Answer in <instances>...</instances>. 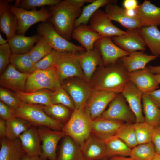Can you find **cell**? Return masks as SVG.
<instances>
[{
    "label": "cell",
    "mask_w": 160,
    "mask_h": 160,
    "mask_svg": "<svg viewBox=\"0 0 160 160\" xmlns=\"http://www.w3.org/2000/svg\"><path fill=\"white\" fill-rule=\"evenodd\" d=\"M89 2V0H65L48 7L51 15L49 20L56 31L66 40L71 39L74 23L82 12L81 7Z\"/></svg>",
    "instance_id": "1"
},
{
    "label": "cell",
    "mask_w": 160,
    "mask_h": 160,
    "mask_svg": "<svg viewBox=\"0 0 160 160\" xmlns=\"http://www.w3.org/2000/svg\"><path fill=\"white\" fill-rule=\"evenodd\" d=\"M118 61L113 64L99 67L90 83L92 89L116 94L121 93L130 80L129 72Z\"/></svg>",
    "instance_id": "2"
},
{
    "label": "cell",
    "mask_w": 160,
    "mask_h": 160,
    "mask_svg": "<svg viewBox=\"0 0 160 160\" xmlns=\"http://www.w3.org/2000/svg\"><path fill=\"white\" fill-rule=\"evenodd\" d=\"M85 105L75 108L62 129L66 135L71 137L80 146L91 134L90 117Z\"/></svg>",
    "instance_id": "3"
},
{
    "label": "cell",
    "mask_w": 160,
    "mask_h": 160,
    "mask_svg": "<svg viewBox=\"0 0 160 160\" xmlns=\"http://www.w3.org/2000/svg\"><path fill=\"white\" fill-rule=\"evenodd\" d=\"M13 111L15 116L24 119L36 127H45L60 131L64 125L47 116L41 105L22 102L17 109Z\"/></svg>",
    "instance_id": "4"
},
{
    "label": "cell",
    "mask_w": 160,
    "mask_h": 160,
    "mask_svg": "<svg viewBox=\"0 0 160 160\" xmlns=\"http://www.w3.org/2000/svg\"><path fill=\"white\" fill-rule=\"evenodd\" d=\"M61 86L56 65L46 69H35L29 75L24 92H32L44 89L53 92Z\"/></svg>",
    "instance_id": "5"
},
{
    "label": "cell",
    "mask_w": 160,
    "mask_h": 160,
    "mask_svg": "<svg viewBox=\"0 0 160 160\" xmlns=\"http://www.w3.org/2000/svg\"><path fill=\"white\" fill-rule=\"evenodd\" d=\"M37 32L45 39L53 49L59 52H82L85 50L82 46L75 45L62 37L50 23L42 22L39 24Z\"/></svg>",
    "instance_id": "6"
},
{
    "label": "cell",
    "mask_w": 160,
    "mask_h": 160,
    "mask_svg": "<svg viewBox=\"0 0 160 160\" xmlns=\"http://www.w3.org/2000/svg\"><path fill=\"white\" fill-rule=\"evenodd\" d=\"M9 10L17 18V34L23 35L32 25L40 22H46L51 16L49 11L44 7L38 10L29 11L11 5Z\"/></svg>",
    "instance_id": "7"
},
{
    "label": "cell",
    "mask_w": 160,
    "mask_h": 160,
    "mask_svg": "<svg viewBox=\"0 0 160 160\" xmlns=\"http://www.w3.org/2000/svg\"><path fill=\"white\" fill-rule=\"evenodd\" d=\"M66 80L63 81L61 85L71 98L75 108L85 105L93 90L90 84L78 77Z\"/></svg>",
    "instance_id": "8"
},
{
    "label": "cell",
    "mask_w": 160,
    "mask_h": 160,
    "mask_svg": "<svg viewBox=\"0 0 160 160\" xmlns=\"http://www.w3.org/2000/svg\"><path fill=\"white\" fill-rule=\"evenodd\" d=\"M126 101L121 93L117 94L99 117L126 123L136 122L135 116Z\"/></svg>",
    "instance_id": "9"
},
{
    "label": "cell",
    "mask_w": 160,
    "mask_h": 160,
    "mask_svg": "<svg viewBox=\"0 0 160 160\" xmlns=\"http://www.w3.org/2000/svg\"><path fill=\"white\" fill-rule=\"evenodd\" d=\"M78 53L61 52L57 65L61 84L64 80L73 77H78L85 80Z\"/></svg>",
    "instance_id": "10"
},
{
    "label": "cell",
    "mask_w": 160,
    "mask_h": 160,
    "mask_svg": "<svg viewBox=\"0 0 160 160\" xmlns=\"http://www.w3.org/2000/svg\"><path fill=\"white\" fill-rule=\"evenodd\" d=\"M37 129L42 142L40 159L57 160V145L60 140L66 135L62 131L54 130L45 127H39Z\"/></svg>",
    "instance_id": "11"
},
{
    "label": "cell",
    "mask_w": 160,
    "mask_h": 160,
    "mask_svg": "<svg viewBox=\"0 0 160 160\" xmlns=\"http://www.w3.org/2000/svg\"><path fill=\"white\" fill-rule=\"evenodd\" d=\"M94 48L100 52L104 66L113 64L120 58L130 53L116 44L111 37L101 36L95 43Z\"/></svg>",
    "instance_id": "12"
},
{
    "label": "cell",
    "mask_w": 160,
    "mask_h": 160,
    "mask_svg": "<svg viewBox=\"0 0 160 160\" xmlns=\"http://www.w3.org/2000/svg\"><path fill=\"white\" fill-rule=\"evenodd\" d=\"M88 26L102 36H119L126 33L114 25L105 12L100 9L91 17Z\"/></svg>",
    "instance_id": "13"
},
{
    "label": "cell",
    "mask_w": 160,
    "mask_h": 160,
    "mask_svg": "<svg viewBox=\"0 0 160 160\" xmlns=\"http://www.w3.org/2000/svg\"><path fill=\"white\" fill-rule=\"evenodd\" d=\"M139 29H127L125 34L111 38L117 46L130 53L137 51H144L146 45Z\"/></svg>",
    "instance_id": "14"
},
{
    "label": "cell",
    "mask_w": 160,
    "mask_h": 160,
    "mask_svg": "<svg viewBox=\"0 0 160 160\" xmlns=\"http://www.w3.org/2000/svg\"><path fill=\"white\" fill-rule=\"evenodd\" d=\"M117 94L93 89L85 106L88 109L91 120L99 117Z\"/></svg>",
    "instance_id": "15"
},
{
    "label": "cell",
    "mask_w": 160,
    "mask_h": 160,
    "mask_svg": "<svg viewBox=\"0 0 160 160\" xmlns=\"http://www.w3.org/2000/svg\"><path fill=\"white\" fill-rule=\"evenodd\" d=\"M29 75L21 73L10 64L1 74L0 86L15 92H24Z\"/></svg>",
    "instance_id": "16"
},
{
    "label": "cell",
    "mask_w": 160,
    "mask_h": 160,
    "mask_svg": "<svg viewBox=\"0 0 160 160\" xmlns=\"http://www.w3.org/2000/svg\"><path fill=\"white\" fill-rule=\"evenodd\" d=\"M105 12L111 20L118 22L127 29L142 27L139 20L135 14L130 15L124 8L115 4H110L107 5Z\"/></svg>",
    "instance_id": "17"
},
{
    "label": "cell",
    "mask_w": 160,
    "mask_h": 160,
    "mask_svg": "<svg viewBox=\"0 0 160 160\" xmlns=\"http://www.w3.org/2000/svg\"><path fill=\"white\" fill-rule=\"evenodd\" d=\"M128 103L129 106L134 113L136 122L145 121L143 115L141 103L143 93L131 81L128 82L121 93Z\"/></svg>",
    "instance_id": "18"
},
{
    "label": "cell",
    "mask_w": 160,
    "mask_h": 160,
    "mask_svg": "<svg viewBox=\"0 0 160 160\" xmlns=\"http://www.w3.org/2000/svg\"><path fill=\"white\" fill-rule=\"evenodd\" d=\"M124 122L103 119L100 117L91 120L90 127L91 134L104 140L115 135L118 130Z\"/></svg>",
    "instance_id": "19"
},
{
    "label": "cell",
    "mask_w": 160,
    "mask_h": 160,
    "mask_svg": "<svg viewBox=\"0 0 160 160\" xmlns=\"http://www.w3.org/2000/svg\"><path fill=\"white\" fill-rule=\"evenodd\" d=\"M142 27L160 25V7L152 4L150 1L145 0L134 10Z\"/></svg>",
    "instance_id": "20"
},
{
    "label": "cell",
    "mask_w": 160,
    "mask_h": 160,
    "mask_svg": "<svg viewBox=\"0 0 160 160\" xmlns=\"http://www.w3.org/2000/svg\"><path fill=\"white\" fill-rule=\"evenodd\" d=\"M79 58L85 80L90 83L92 77L98 66L103 65L100 52L94 48L79 54Z\"/></svg>",
    "instance_id": "21"
},
{
    "label": "cell",
    "mask_w": 160,
    "mask_h": 160,
    "mask_svg": "<svg viewBox=\"0 0 160 160\" xmlns=\"http://www.w3.org/2000/svg\"><path fill=\"white\" fill-rule=\"evenodd\" d=\"M130 81L143 93L149 92L159 88V84L148 67L129 73Z\"/></svg>",
    "instance_id": "22"
},
{
    "label": "cell",
    "mask_w": 160,
    "mask_h": 160,
    "mask_svg": "<svg viewBox=\"0 0 160 160\" xmlns=\"http://www.w3.org/2000/svg\"><path fill=\"white\" fill-rule=\"evenodd\" d=\"M26 154L30 156H40L42 153L41 141L37 128L32 126L19 137Z\"/></svg>",
    "instance_id": "23"
},
{
    "label": "cell",
    "mask_w": 160,
    "mask_h": 160,
    "mask_svg": "<svg viewBox=\"0 0 160 160\" xmlns=\"http://www.w3.org/2000/svg\"><path fill=\"white\" fill-rule=\"evenodd\" d=\"M85 160H100L107 158L104 141L92 134L81 146Z\"/></svg>",
    "instance_id": "24"
},
{
    "label": "cell",
    "mask_w": 160,
    "mask_h": 160,
    "mask_svg": "<svg viewBox=\"0 0 160 160\" xmlns=\"http://www.w3.org/2000/svg\"><path fill=\"white\" fill-rule=\"evenodd\" d=\"M0 139V160H21L26 154L19 138L11 140L5 137Z\"/></svg>",
    "instance_id": "25"
},
{
    "label": "cell",
    "mask_w": 160,
    "mask_h": 160,
    "mask_svg": "<svg viewBox=\"0 0 160 160\" xmlns=\"http://www.w3.org/2000/svg\"><path fill=\"white\" fill-rule=\"evenodd\" d=\"M158 57L149 55L143 51H135L130 53L127 56L119 59L129 73L144 69L150 62L156 59Z\"/></svg>",
    "instance_id": "26"
},
{
    "label": "cell",
    "mask_w": 160,
    "mask_h": 160,
    "mask_svg": "<svg viewBox=\"0 0 160 160\" xmlns=\"http://www.w3.org/2000/svg\"><path fill=\"white\" fill-rule=\"evenodd\" d=\"M71 36L78 41L86 50H93L94 44L101 36L86 25L82 24L73 29Z\"/></svg>",
    "instance_id": "27"
},
{
    "label": "cell",
    "mask_w": 160,
    "mask_h": 160,
    "mask_svg": "<svg viewBox=\"0 0 160 160\" xmlns=\"http://www.w3.org/2000/svg\"><path fill=\"white\" fill-rule=\"evenodd\" d=\"M57 160H85L81 146L65 135L60 147Z\"/></svg>",
    "instance_id": "28"
},
{
    "label": "cell",
    "mask_w": 160,
    "mask_h": 160,
    "mask_svg": "<svg viewBox=\"0 0 160 160\" xmlns=\"http://www.w3.org/2000/svg\"><path fill=\"white\" fill-rule=\"evenodd\" d=\"M41 37L39 34L29 37L17 34L9 40L8 43L12 53L24 54L28 53Z\"/></svg>",
    "instance_id": "29"
},
{
    "label": "cell",
    "mask_w": 160,
    "mask_h": 160,
    "mask_svg": "<svg viewBox=\"0 0 160 160\" xmlns=\"http://www.w3.org/2000/svg\"><path fill=\"white\" fill-rule=\"evenodd\" d=\"M140 32L153 55L160 56V31L157 27H141Z\"/></svg>",
    "instance_id": "30"
},
{
    "label": "cell",
    "mask_w": 160,
    "mask_h": 160,
    "mask_svg": "<svg viewBox=\"0 0 160 160\" xmlns=\"http://www.w3.org/2000/svg\"><path fill=\"white\" fill-rule=\"evenodd\" d=\"M50 92L48 90L42 89L30 93L16 92L14 94L23 102L29 104L47 105L52 104Z\"/></svg>",
    "instance_id": "31"
},
{
    "label": "cell",
    "mask_w": 160,
    "mask_h": 160,
    "mask_svg": "<svg viewBox=\"0 0 160 160\" xmlns=\"http://www.w3.org/2000/svg\"><path fill=\"white\" fill-rule=\"evenodd\" d=\"M142 100L145 121L153 127L160 125V108L153 102L148 93H143Z\"/></svg>",
    "instance_id": "32"
},
{
    "label": "cell",
    "mask_w": 160,
    "mask_h": 160,
    "mask_svg": "<svg viewBox=\"0 0 160 160\" xmlns=\"http://www.w3.org/2000/svg\"><path fill=\"white\" fill-rule=\"evenodd\" d=\"M103 140L106 148L107 158L116 156H129L132 149L116 136Z\"/></svg>",
    "instance_id": "33"
},
{
    "label": "cell",
    "mask_w": 160,
    "mask_h": 160,
    "mask_svg": "<svg viewBox=\"0 0 160 160\" xmlns=\"http://www.w3.org/2000/svg\"><path fill=\"white\" fill-rule=\"evenodd\" d=\"M6 137L11 140L19 138L22 133L32 126L27 120L15 116L6 121Z\"/></svg>",
    "instance_id": "34"
},
{
    "label": "cell",
    "mask_w": 160,
    "mask_h": 160,
    "mask_svg": "<svg viewBox=\"0 0 160 160\" xmlns=\"http://www.w3.org/2000/svg\"><path fill=\"white\" fill-rule=\"evenodd\" d=\"M17 26V18L9 9L0 14V31L5 35L7 40L16 35Z\"/></svg>",
    "instance_id": "35"
},
{
    "label": "cell",
    "mask_w": 160,
    "mask_h": 160,
    "mask_svg": "<svg viewBox=\"0 0 160 160\" xmlns=\"http://www.w3.org/2000/svg\"><path fill=\"white\" fill-rule=\"evenodd\" d=\"M116 2V1L113 0H94L84 7L80 15L75 20L74 28L82 24L87 25L91 16L100 7L110 4H115Z\"/></svg>",
    "instance_id": "36"
},
{
    "label": "cell",
    "mask_w": 160,
    "mask_h": 160,
    "mask_svg": "<svg viewBox=\"0 0 160 160\" xmlns=\"http://www.w3.org/2000/svg\"><path fill=\"white\" fill-rule=\"evenodd\" d=\"M43 109L49 116L65 124L71 114L69 108L61 104H51L42 106Z\"/></svg>",
    "instance_id": "37"
},
{
    "label": "cell",
    "mask_w": 160,
    "mask_h": 160,
    "mask_svg": "<svg viewBox=\"0 0 160 160\" xmlns=\"http://www.w3.org/2000/svg\"><path fill=\"white\" fill-rule=\"evenodd\" d=\"M10 64L21 73L30 74L35 70V65L32 61L28 53L24 54L12 53Z\"/></svg>",
    "instance_id": "38"
},
{
    "label": "cell",
    "mask_w": 160,
    "mask_h": 160,
    "mask_svg": "<svg viewBox=\"0 0 160 160\" xmlns=\"http://www.w3.org/2000/svg\"><path fill=\"white\" fill-rule=\"evenodd\" d=\"M156 153L152 142L137 145L132 149L129 156L134 160H152Z\"/></svg>",
    "instance_id": "39"
},
{
    "label": "cell",
    "mask_w": 160,
    "mask_h": 160,
    "mask_svg": "<svg viewBox=\"0 0 160 160\" xmlns=\"http://www.w3.org/2000/svg\"><path fill=\"white\" fill-rule=\"evenodd\" d=\"M115 136L131 148L138 145L134 124L132 123H124L118 129Z\"/></svg>",
    "instance_id": "40"
},
{
    "label": "cell",
    "mask_w": 160,
    "mask_h": 160,
    "mask_svg": "<svg viewBox=\"0 0 160 160\" xmlns=\"http://www.w3.org/2000/svg\"><path fill=\"white\" fill-rule=\"evenodd\" d=\"M45 39L42 36L36 45L28 52L30 57L35 65L53 50Z\"/></svg>",
    "instance_id": "41"
},
{
    "label": "cell",
    "mask_w": 160,
    "mask_h": 160,
    "mask_svg": "<svg viewBox=\"0 0 160 160\" xmlns=\"http://www.w3.org/2000/svg\"><path fill=\"white\" fill-rule=\"evenodd\" d=\"M138 145L151 142L153 127L145 121L134 124Z\"/></svg>",
    "instance_id": "42"
},
{
    "label": "cell",
    "mask_w": 160,
    "mask_h": 160,
    "mask_svg": "<svg viewBox=\"0 0 160 160\" xmlns=\"http://www.w3.org/2000/svg\"><path fill=\"white\" fill-rule=\"evenodd\" d=\"M50 97L52 104L63 105L73 111L75 109L71 98L62 86L51 92Z\"/></svg>",
    "instance_id": "43"
},
{
    "label": "cell",
    "mask_w": 160,
    "mask_h": 160,
    "mask_svg": "<svg viewBox=\"0 0 160 160\" xmlns=\"http://www.w3.org/2000/svg\"><path fill=\"white\" fill-rule=\"evenodd\" d=\"M61 1L60 0H17L15 1L14 5L27 10L37 7L55 5Z\"/></svg>",
    "instance_id": "44"
},
{
    "label": "cell",
    "mask_w": 160,
    "mask_h": 160,
    "mask_svg": "<svg viewBox=\"0 0 160 160\" xmlns=\"http://www.w3.org/2000/svg\"><path fill=\"white\" fill-rule=\"evenodd\" d=\"M61 53L53 49L51 53L35 64V69H46L56 66Z\"/></svg>",
    "instance_id": "45"
},
{
    "label": "cell",
    "mask_w": 160,
    "mask_h": 160,
    "mask_svg": "<svg viewBox=\"0 0 160 160\" xmlns=\"http://www.w3.org/2000/svg\"><path fill=\"white\" fill-rule=\"evenodd\" d=\"M0 99L13 110L17 109L23 102L15 94L1 87L0 88Z\"/></svg>",
    "instance_id": "46"
},
{
    "label": "cell",
    "mask_w": 160,
    "mask_h": 160,
    "mask_svg": "<svg viewBox=\"0 0 160 160\" xmlns=\"http://www.w3.org/2000/svg\"><path fill=\"white\" fill-rule=\"evenodd\" d=\"M12 53L8 43L0 45V73L1 74L10 63Z\"/></svg>",
    "instance_id": "47"
},
{
    "label": "cell",
    "mask_w": 160,
    "mask_h": 160,
    "mask_svg": "<svg viewBox=\"0 0 160 160\" xmlns=\"http://www.w3.org/2000/svg\"><path fill=\"white\" fill-rule=\"evenodd\" d=\"M151 142L154 145L156 153L160 154V125L153 127Z\"/></svg>",
    "instance_id": "48"
},
{
    "label": "cell",
    "mask_w": 160,
    "mask_h": 160,
    "mask_svg": "<svg viewBox=\"0 0 160 160\" xmlns=\"http://www.w3.org/2000/svg\"><path fill=\"white\" fill-rule=\"evenodd\" d=\"M0 118L6 121L14 117L13 111L1 100L0 101Z\"/></svg>",
    "instance_id": "49"
},
{
    "label": "cell",
    "mask_w": 160,
    "mask_h": 160,
    "mask_svg": "<svg viewBox=\"0 0 160 160\" xmlns=\"http://www.w3.org/2000/svg\"><path fill=\"white\" fill-rule=\"evenodd\" d=\"M123 4L124 9L127 11H134L138 5L136 0H125Z\"/></svg>",
    "instance_id": "50"
},
{
    "label": "cell",
    "mask_w": 160,
    "mask_h": 160,
    "mask_svg": "<svg viewBox=\"0 0 160 160\" xmlns=\"http://www.w3.org/2000/svg\"><path fill=\"white\" fill-rule=\"evenodd\" d=\"M148 93L153 102L160 108V89L154 90Z\"/></svg>",
    "instance_id": "51"
},
{
    "label": "cell",
    "mask_w": 160,
    "mask_h": 160,
    "mask_svg": "<svg viewBox=\"0 0 160 160\" xmlns=\"http://www.w3.org/2000/svg\"><path fill=\"white\" fill-rule=\"evenodd\" d=\"M7 126L6 121L0 118V139L6 137Z\"/></svg>",
    "instance_id": "52"
},
{
    "label": "cell",
    "mask_w": 160,
    "mask_h": 160,
    "mask_svg": "<svg viewBox=\"0 0 160 160\" xmlns=\"http://www.w3.org/2000/svg\"><path fill=\"white\" fill-rule=\"evenodd\" d=\"M9 0H0V14L9 9Z\"/></svg>",
    "instance_id": "53"
},
{
    "label": "cell",
    "mask_w": 160,
    "mask_h": 160,
    "mask_svg": "<svg viewBox=\"0 0 160 160\" xmlns=\"http://www.w3.org/2000/svg\"><path fill=\"white\" fill-rule=\"evenodd\" d=\"M148 68L150 71L154 74H160V66H150Z\"/></svg>",
    "instance_id": "54"
},
{
    "label": "cell",
    "mask_w": 160,
    "mask_h": 160,
    "mask_svg": "<svg viewBox=\"0 0 160 160\" xmlns=\"http://www.w3.org/2000/svg\"><path fill=\"white\" fill-rule=\"evenodd\" d=\"M110 160H134L131 157L122 156H116L110 158Z\"/></svg>",
    "instance_id": "55"
},
{
    "label": "cell",
    "mask_w": 160,
    "mask_h": 160,
    "mask_svg": "<svg viewBox=\"0 0 160 160\" xmlns=\"http://www.w3.org/2000/svg\"><path fill=\"white\" fill-rule=\"evenodd\" d=\"M21 160H41L39 156H30L26 154L22 159Z\"/></svg>",
    "instance_id": "56"
},
{
    "label": "cell",
    "mask_w": 160,
    "mask_h": 160,
    "mask_svg": "<svg viewBox=\"0 0 160 160\" xmlns=\"http://www.w3.org/2000/svg\"><path fill=\"white\" fill-rule=\"evenodd\" d=\"M9 40H5L4 39L1 34H0V45L8 43Z\"/></svg>",
    "instance_id": "57"
},
{
    "label": "cell",
    "mask_w": 160,
    "mask_h": 160,
    "mask_svg": "<svg viewBox=\"0 0 160 160\" xmlns=\"http://www.w3.org/2000/svg\"><path fill=\"white\" fill-rule=\"evenodd\" d=\"M154 77L156 81L159 84H160V74H154Z\"/></svg>",
    "instance_id": "58"
},
{
    "label": "cell",
    "mask_w": 160,
    "mask_h": 160,
    "mask_svg": "<svg viewBox=\"0 0 160 160\" xmlns=\"http://www.w3.org/2000/svg\"><path fill=\"white\" fill-rule=\"evenodd\" d=\"M152 160H160V154L156 153Z\"/></svg>",
    "instance_id": "59"
},
{
    "label": "cell",
    "mask_w": 160,
    "mask_h": 160,
    "mask_svg": "<svg viewBox=\"0 0 160 160\" xmlns=\"http://www.w3.org/2000/svg\"><path fill=\"white\" fill-rule=\"evenodd\" d=\"M100 160H110V159L108 158H104Z\"/></svg>",
    "instance_id": "60"
}]
</instances>
